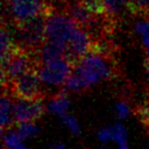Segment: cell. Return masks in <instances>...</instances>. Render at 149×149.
Returning a JSON list of instances; mask_svg holds the SVG:
<instances>
[{
  "label": "cell",
  "instance_id": "6da1fadb",
  "mask_svg": "<svg viewBox=\"0 0 149 149\" xmlns=\"http://www.w3.org/2000/svg\"><path fill=\"white\" fill-rule=\"evenodd\" d=\"M74 72L90 88L116 77L120 70L113 55H102L96 52H89L76 64Z\"/></svg>",
  "mask_w": 149,
  "mask_h": 149
},
{
  "label": "cell",
  "instance_id": "7a4b0ae2",
  "mask_svg": "<svg viewBox=\"0 0 149 149\" xmlns=\"http://www.w3.org/2000/svg\"><path fill=\"white\" fill-rule=\"evenodd\" d=\"M48 11L49 7L45 13L33 17L17 27H13L15 32L13 33L15 35V43L17 45L28 51H36L45 43V26Z\"/></svg>",
  "mask_w": 149,
  "mask_h": 149
},
{
  "label": "cell",
  "instance_id": "3957f363",
  "mask_svg": "<svg viewBox=\"0 0 149 149\" xmlns=\"http://www.w3.org/2000/svg\"><path fill=\"white\" fill-rule=\"evenodd\" d=\"M77 26L68 13L52 10L49 7L45 26L46 41L66 49L70 36Z\"/></svg>",
  "mask_w": 149,
  "mask_h": 149
},
{
  "label": "cell",
  "instance_id": "277c9868",
  "mask_svg": "<svg viewBox=\"0 0 149 149\" xmlns=\"http://www.w3.org/2000/svg\"><path fill=\"white\" fill-rule=\"evenodd\" d=\"M47 9L46 0H3V13L7 15V23L13 27L30 21Z\"/></svg>",
  "mask_w": 149,
  "mask_h": 149
},
{
  "label": "cell",
  "instance_id": "5b68a950",
  "mask_svg": "<svg viewBox=\"0 0 149 149\" xmlns=\"http://www.w3.org/2000/svg\"><path fill=\"white\" fill-rule=\"evenodd\" d=\"M38 64L34 51H28L17 45L5 62L1 63V84L6 86L29 70L36 68Z\"/></svg>",
  "mask_w": 149,
  "mask_h": 149
},
{
  "label": "cell",
  "instance_id": "8992f818",
  "mask_svg": "<svg viewBox=\"0 0 149 149\" xmlns=\"http://www.w3.org/2000/svg\"><path fill=\"white\" fill-rule=\"evenodd\" d=\"M42 81L36 68H32L19 76L15 81L2 87L13 97L25 99H43L44 91L41 85Z\"/></svg>",
  "mask_w": 149,
  "mask_h": 149
},
{
  "label": "cell",
  "instance_id": "52a82bcc",
  "mask_svg": "<svg viewBox=\"0 0 149 149\" xmlns=\"http://www.w3.org/2000/svg\"><path fill=\"white\" fill-rule=\"evenodd\" d=\"M74 68V65L68 59V57H61L42 63L37 68V72L43 84L60 86L65 83Z\"/></svg>",
  "mask_w": 149,
  "mask_h": 149
},
{
  "label": "cell",
  "instance_id": "ba28073f",
  "mask_svg": "<svg viewBox=\"0 0 149 149\" xmlns=\"http://www.w3.org/2000/svg\"><path fill=\"white\" fill-rule=\"evenodd\" d=\"M93 39L89 32L84 28L77 26L74 30L66 47V57L76 66L82 57L91 51Z\"/></svg>",
  "mask_w": 149,
  "mask_h": 149
},
{
  "label": "cell",
  "instance_id": "9c48e42d",
  "mask_svg": "<svg viewBox=\"0 0 149 149\" xmlns=\"http://www.w3.org/2000/svg\"><path fill=\"white\" fill-rule=\"evenodd\" d=\"M43 99H25L13 97V118L15 124L34 122L45 112Z\"/></svg>",
  "mask_w": 149,
  "mask_h": 149
},
{
  "label": "cell",
  "instance_id": "30bf717a",
  "mask_svg": "<svg viewBox=\"0 0 149 149\" xmlns=\"http://www.w3.org/2000/svg\"><path fill=\"white\" fill-rule=\"evenodd\" d=\"M65 13L72 17V19L76 22L78 26L84 29H87L94 17V13H92L81 1L70 0Z\"/></svg>",
  "mask_w": 149,
  "mask_h": 149
},
{
  "label": "cell",
  "instance_id": "8fae6325",
  "mask_svg": "<svg viewBox=\"0 0 149 149\" xmlns=\"http://www.w3.org/2000/svg\"><path fill=\"white\" fill-rule=\"evenodd\" d=\"M15 124L13 118V97L6 90H2L1 96V132L8 130Z\"/></svg>",
  "mask_w": 149,
  "mask_h": 149
},
{
  "label": "cell",
  "instance_id": "7c38bea8",
  "mask_svg": "<svg viewBox=\"0 0 149 149\" xmlns=\"http://www.w3.org/2000/svg\"><path fill=\"white\" fill-rule=\"evenodd\" d=\"M70 108V99L65 91H60L54 94L47 105V109L50 112L59 116L60 118L68 113Z\"/></svg>",
  "mask_w": 149,
  "mask_h": 149
},
{
  "label": "cell",
  "instance_id": "4fadbf2b",
  "mask_svg": "<svg viewBox=\"0 0 149 149\" xmlns=\"http://www.w3.org/2000/svg\"><path fill=\"white\" fill-rule=\"evenodd\" d=\"M132 0H104L105 13L118 19L125 15L130 13V4Z\"/></svg>",
  "mask_w": 149,
  "mask_h": 149
},
{
  "label": "cell",
  "instance_id": "5bb4252c",
  "mask_svg": "<svg viewBox=\"0 0 149 149\" xmlns=\"http://www.w3.org/2000/svg\"><path fill=\"white\" fill-rule=\"evenodd\" d=\"M24 139L21 137L17 131L7 130V133L2 134L3 147L10 149H24L26 148V144L23 142Z\"/></svg>",
  "mask_w": 149,
  "mask_h": 149
},
{
  "label": "cell",
  "instance_id": "9a60e30c",
  "mask_svg": "<svg viewBox=\"0 0 149 149\" xmlns=\"http://www.w3.org/2000/svg\"><path fill=\"white\" fill-rule=\"evenodd\" d=\"M135 31L140 35L145 53L149 56V19L142 17L140 21L135 24Z\"/></svg>",
  "mask_w": 149,
  "mask_h": 149
},
{
  "label": "cell",
  "instance_id": "2e32d148",
  "mask_svg": "<svg viewBox=\"0 0 149 149\" xmlns=\"http://www.w3.org/2000/svg\"><path fill=\"white\" fill-rule=\"evenodd\" d=\"M64 88L68 91L76 92V93H81V92H84L85 90L88 89V87L85 85L83 80L77 74H74V70L70 74V77L66 79L65 83H64Z\"/></svg>",
  "mask_w": 149,
  "mask_h": 149
},
{
  "label": "cell",
  "instance_id": "e0dca14e",
  "mask_svg": "<svg viewBox=\"0 0 149 149\" xmlns=\"http://www.w3.org/2000/svg\"><path fill=\"white\" fill-rule=\"evenodd\" d=\"M112 140L118 145L122 149L128 148V140H127V131L122 124L118 123L113 127H111Z\"/></svg>",
  "mask_w": 149,
  "mask_h": 149
},
{
  "label": "cell",
  "instance_id": "ac0fdd59",
  "mask_svg": "<svg viewBox=\"0 0 149 149\" xmlns=\"http://www.w3.org/2000/svg\"><path fill=\"white\" fill-rule=\"evenodd\" d=\"M17 132L21 135L22 138L26 140V139L35 137L36 135L39 134V129L33 122H25L19 124Z\"/></svg>",
  "mask_w": 149,
  "mask_h": 149
},
{
  "label": "cell",
  "instance_id": "d6986e66",
  "mask_svg": "<svg viewBox=\"0 0 149 149\" xmlns=\"http://www.w3.org/2000/svg\"><path fill=\"white\" fill-rule=\"evenodd\" d=\"M62 124L70 131L72 135L74 136H80L81 135V129H80L79 123H78L77 118L70 114H64L63 116H61Z\"/></svg>",
  "mask_w": 149,
  "mask_h": 149
},
{
  "label": "cell",
  "instance_id": "ffe728a7",
  "mask_svg": "<svg viewBox=\"0 0 149 149\" xmlns=\"http://www.w3.org/2000/svg\"><path fill=\"white\" fill-rule=\"evenodd\" d=\"M82 2L94 15H101L105 13L104 0H83Z\"/></svg>",
  "mask_w": 149,
  "mask_h": 149
},
{
  "label": "cell",
  "instance_id": "44dd1931",
  "mask_svg": "<svg viewBox=\"0 0 149 149\" xmlns=\"http://www.w3.org/2000/svg\"><path fill=\"white\" fill-rule=\"evenodd\" d=\"M116 114H118V118L123 120V118H126L127 116L130 113V106L128 105L125 100H122V101L118 102L116 105Z\"/></svg>",
  "mask_w": 149,
  "mask_h": 149
},
{
  "label": "cell",
  "instance_id": "7402d4cb",
  "mask_svg": "<svg viewBox=\"0 0 149 149\" xmlns=\"http://www.w3.org/2000/svg\"><path fill=\"white\" fill-rule=\"evenodd\" d=\"M98 139L103 144H107L112 140V131L111 128H102L98 131Z\"/></svg>",
  "mask_w": 149,
  "mask_h": 149
},
{
  "label": "cell",
  "instance_id": "603a6c76",
  "mask_svg": "<svg viewBox=\"0 0 149 149\" xmlns=\"http://www.w3.org/2000/svg\"><path fill=\"white\" fill-rule=\"evenodd\" d=\"M49 147L52 149H63L64 147H65V145L61 142H55V143H53V144L50 145Z\"/></svg>",
  "mask_w": 149,
  "mask_h": 149
},
{
  "label": "cell",
  "instance_id": "cb8c5ba5",
  "mask_svg": "<svg viewBox=\"0 0 149 149\" xmlns=\"http://www.w3.org/2000/svg\"><path fill=\"white\" fill-rule=\"evenodd\" d=\"M145 70H146V76H147V81L149 83V56L145 59Z\"/></svg>",
  "mask_w": 149,
  "mask_h": 149
},
{
  "label": "cell",
  "instance_id": "d4e9b609",
  "mask_svg": "<svg viewBox=\"0 0 149 149\" xmlns=\"http://www.w3.org/2000/svg\"><path fill=\"white\" fill-rule=\"evenodd\" d=\"M148 19H149V17H148Z\"/></svg>",
  "mask_w": 149,
  "mask_h": 149
}]
</instances>
